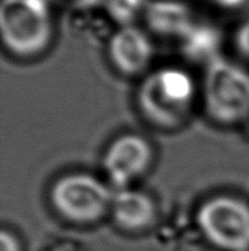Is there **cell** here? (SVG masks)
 <instances>
[{"mask_svg": "<svg viewBox=\"0 0 249 251\" xmlns=\"http://www.w3.org/2000/svg\"><path fill=\"white\" fill-rule=\"evenodd\" d=\"M0 34L7 50L18 56L45 51L52 39V18L47 0H1Z\"/></svg>", "mask_w": 249, "mask_h": 251, "instance_id": "cell-2", "label": "cell"}, {"mask_svg": "<svg viewBox=\"0 0 249 251\" xmlns=\"http://www.w3.org/2000/svg\"><path fill=\"white\" fill-rule=\"evenodd\" d=\"M112 63L125 75H137L150 65L153 46L148 35L134 26L118 27L107 42Z\"/></svg>", "mask_w": 249, "mask_h": 251, "instance_id": "cell-7", "label": "cell"}, {"mask_svg": "<svg viewBox=\"0 0 249 251\" xmlns=\"http://www.w3.org/2000/svg\"><path fill=\"white\" fill-rule=\"evenodd\" d=\"M180 41L182 52L192 61H208L209 63L219 58L217 51L221 45V34L213 25L194 22L190 30Z\"/></svg>", "mask_w": 249, "mask_h": 251, "instance_id": "cell-11", "label": "cell"}, {"mask_svg": "<svg viewBox=\"0 0 249 251\" xmlns=\"http://www.w3.org/2000/svg\"><path fill=\"white\" fill-rule=\"evenodd\" d=\"M152 147L138 134H123L114 140L103 157V168L117 190L142 175L152 163Z\"/></svg>", "mask_w": 249, "mask_h": 251, "instance_id": "cell-6", "label": "cell"}, {"mask_svg": "<svg viewBox=\"0 0 249 251\" xmlns=\"http://www.w3.org/2000/svg\"><path fill=\"white\" fill-rule=\"evenodd\" d=\"M197 225L213 246L249 251V204L232 196H216L201 204Z\"/></svg>", "mask_w": 249, "mask_h": 251, "instance_id": "cell-5", "label": "cell"}, {"mask_svg": "<svg viewBox=\"0 0 249 251\" xmlns=\"http://www.w3.org/2000/svg\"><path fill=\"white\" fill-rule=\"evenodd\" d=\"M0 251H21V243L10 231H1L0 234Z\"/></svg>", "mask_w": 249, "mask_h": 251, "instance_id": "cell-14", "label": "cell"}, {"mask_svg": "<svg viewBox=\"0 0 249 251\" xmlns=\"http://www.w3.org/2000/svg\"><path fill=\"white\" fill-rule=\"evenodd\" d=\"M110 211L114 222L129 231H138L148 227L156 215L153 200L143 192L129 188L114 192Z\"/></svg>", "mask_w": 249, "mask_h": 251, "instance_id": "cell-10", "label": "cell"}, {"mask_svg": "<svg viewBox=\"0 0 249 251\" xmlns=\"http://www.w3.org/2000/svg\"><path fill=\"white\" fill-rule=\"evenodd\" d=\"M236 50L245 58H249V19L241 23L234 34Z\"/></svg>", "mask_w": 249, "mask_h": 251, "instance_id": "cell-13", "label": "cell"}, {"mask_svg": "<svg viewBox=\"0 0 249 251\" xmlns=\"http://www.w3.org/2000/svg\"><path fill=\"white\" fill-rule=\"evenodd\" d=\"M205 108L214 121L236 124L249 116V73L232 62H209L204 82Z\"/></svg>", "mask_w": 249, "mask_h": 251, "instance_id": "cell-3", "label": "cell"}, {"mask_svg": "<svg viewBox=\"0 0 249 251\" xmlns=\"http://www.w3.org/2000/svg\"><path fill=\"white\" fill-rule=\"evenodd\" d=\"M113 192L103 181L91 175H67L56 181L51 190V201L67 221L91 223L110 210Z\"/></svg>", "mask_w": 249, "mask_h": 251, "instance_id": "cell-4", "label": "cell"}, {"mask_svg": "<svg viewBox=\"0 0 249 251\" xmlns=\"http://www.w3.org/2000/svg\"><path fill=\"white\" fill-rule=\"evenodd\" d=\"M143 19L149 30L154 34L178 39H181L196 22L192 10L178 0H152Z\"/></svg>", "mask_w": 249, "mask_h": 251, "instance_id": "cell-8", "label": "cell"}, {"mask_svg": "<svg viewBox=\"0 0 249 251\" xmlns=\"http://www.w3.org/2000/svg\"><path fill=\"white\" fill-rule=\"evenodd\" d=\"M209 1L224 8H237V7L244 5L248 0H209Z\"/></svg>", "mask_w": 249, "mask_h": 251, "instance_id": "cell-15", "label": "cell"}, {"mask_svg": "<svg viewBox=\"0 0 249 251\" xmlns=\"http://www.w3.org/2000/svg\"><path fill=\"white\" fill-rule=\"evenodd\" d=\"M194 97V81L178 67H165L150 74L138 90V105L149 121L174 128L186 117Z\"/></svg>", "mask_w": 249, "mask_h": 251, "instance_id": "cell-1", "label": "cell"}, {"mask_svg": "<svg viewBox=\"0 0 249 251\" xmlns=\"http://www.w3.org/2000/svg\"><path fill=\"white\" fill-rule=\"evenodd\" d=\"M81 1H94V0H76V3H81Z\"/></svg>", "mask_w": 249, "mask_h": 251, "instance_id": "cell-16", "label": "cell"}, {"mask_svg": "<svg viewBox=\"0 0 249 251\" xmlns=\"http://www.w3.org/2000/svg\"><path fill=\"white\" fill-rule=\"evenodd\" d=\"M152 0H107L106 8L119 27L133 26L138 18H143Z\"/></svg>", "mask_w": 249, "mask_h": 251, "instance_id": "cell-12", "label": "cell"}, {"mask_svg": "<svg viewBox=\"0 0 249 251\" xmlns=\"http://www.w3.org/2000/svg\"><path fill=\"white\" fill-rule=\"evenodd\" d=\"M67 28L76 35L97 41H110L115 32V22L106 5L94 1L75 3L67 14Z\"/></svg>", "mask_w": 249, "mask_h": 251, "instance_id": "cell-9", "label": "cell"}]
</instances>
